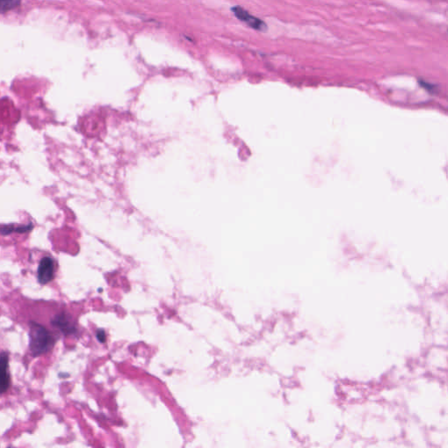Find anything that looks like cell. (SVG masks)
Instances as JSON below:
<instances>
[{
  "label": "cell",
  "mask_w": 448,
  "mask_h": 448,
  "mask_svg": "<svg viewBox=\"0 0 448 448\" xmlns=\"http://www.w3.org/2000/svg\"><path fill=\"white\" fill-rule=\"evenodd\" d=\"M29 349L34 357L48 353L54 345L55 340L45 326L37 322L29 323Z\"/></svg>",
  "instance_id": "1"
},
{
  "label": "cell",
  "mask_w": 448,
  "mask_h": 448,
  "mask_svg": "<svg viewBox=\"0 0 448 448\" xmlns=\"http://www.w3.org/2000/svg\"><path fill=\"white\" fill-rule=\"evenodd\" d=\"M231 10L234 12L235 16L239 21L245 22V24L248 25L249 27L257 30V31H261V32H265L267 30V25L265 24V21H262L257 17L253 16L243 7L236 5V6H233Z\"/></svg>",
  "instance_id": "2"
},
{
  "label": "cell",
  "mask_w": 448,
  "mask_h": 448,
  "mask_svg": "<svg viewBox=\"0 0 448 448\" xmlns=\"http://www.w3.org/2000/svg\"><path fill=\"white\" fill-rule=\"evenodd\" d=\"M51 324L65 335H72L76 334L77 332L76 325L71 316L64 312L55 315L54 318L51 321Z\"/></svg>",
  "instance_id": "3"
},
{
  "label": "cell",
  "mask_w": 448,
  "mask_h": 448,
  "mask_svg": "<svg viewBox=\"0 0 448 448\" xmlns=\"http://www.w3.org/2000/svg\"><path fill=\"white\" fill-rule=\"evenodd\" d=\"M54 262L51 257H44L38 267V280L41 285H46L53 280L54 277Z\"/></svg>",
  "instance_id": "4"
},
{
  "label": "cell",
  "mask_w": 448,
  "mask_h": 448,
  "mask_svg": "<svg viewBox=\"0 0 448 448\" xmlns=\"http://www.w3.org/2000/svg\"><path fill=\"white\" fill-rule=\"evenodd\" d=\"M0 385L1 392L4 393L11 385V376L9 372V356L6 352H2L0 360Z\"/></svg>",
  "instance_id": "5"
},
{
  "label": "cell",
  "mask_w": 448,
  "mask_h": 448,
  "mask_svg": "<svg viewBox=\"0 0 448 448\" xmlns=\"http://www.w3.org/2000/svg\"><path fill=\"white\" fill-rule=\"evenodd\" d=\"M21 3V0H0L1 13L4 14L5 12L17 8Z\"/></svg>",
  "instance_id": "6"
},
{
  "label": "cell",
  "mask_w": 448,
  "mask_h": 448,
  "mask_svg": "<svg viewBox=\"0 0 448 448\" xmlns=\"http://www.w3.org/2000/svg\"><path fill=\"white\" fill-rule=\"evenodd\" d=\"M33 225H25V226H18V227H11V226H3L1 228V232L3 235H8L12 231H16L18 233L27 232L30 229H32Z\"/></svg>",
  "instance_id": "7"
},
{
  "label": "cell",
  "mask_w": 448,
  "mask_h": 448,
  "mask_svg": "<svg viewBox=\"0 0 448 448\" xmlns=\"http://www.w3.org/2000/svg\"><path fill=\"white\" fill-rule=\"evenodd\" d=\"M97 338H98V341L101 342V343H103L106 341V334H105V332L102 330V329H98L97 331Z\"/></svg>",
  "instance_id": "8"
}]
</instances>
